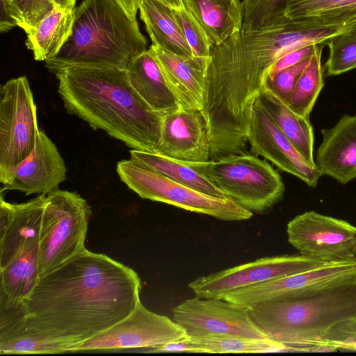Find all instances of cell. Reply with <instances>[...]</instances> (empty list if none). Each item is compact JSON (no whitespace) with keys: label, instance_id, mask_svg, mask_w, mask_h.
I'll use <instances>...</instances> for the list:
<instances>
[{"label":"cell","instance_id":"obj_1","mask_svg":"<svg viewBox=\"0 0 356 356\" xmlns=\"http://www.w3.org/2000/svg\"><path fill=\"white\" fill-rule=\"evenodd\" d=\"M356 24L293 22L286 17L252 31L241 30L213 45L202 111L210 143V159L245 153L252 112L274 64L286 54L324 43Z\"/></svg>","mask_w":356,"mask_h":356},{"label":"cell","instance_id":"obj_2","mask_svg":"<svg viewBox=\"0 0 356 356\" xmlns=\"http://www.w3.org/2000/svg\"><path fill=\"white\" fill-rule=\"evenodd\" d=\"M140 280L131 268L86 248L40 280L24 301L26 325L73 352L120 322L140 300Z\"/></svg>","mask_w":356,"mask_h":356},{"label":"cell","instance_id":"obj_3","mask_svg":"<svg viewBox=\"0 0 356 356\" xmlns=\"http://www.w3.org/2000/svg\"><path fill=\"white\" fill-rule=\"evenodd\" d=\"M54 74L69 113L131 149L157 152L163 113L154 111L137 94L127 70L70 67Z\"/></svg>","mask_w":356,"mask_h":356},{"label":"cell","instance_id":"obj_4","mask_svg":"<svg viewBox=\"0 0 356 356\" xmlns=\"http://www.w3.org/2000/svg\"><path fill=\"white\" fill-rule=\"evenodd\" d=\"M70 36L59 52L45 61L52 73L70 67L127 70L147 50L137 19L118 0H83L74 8Z\"/></svg>","mask_w":356,"mask_h":356},{"label":"cell","instance_id":"obj_5","mask_svg":"<svg viewBox=\"0 0 356 356\" xmlns=\"http://www.w3.org/2000/svg\"><path fill=\"white\" fill-rule=\"evenodd\" d=\"M249 314L268 339L291 352H332L319 342L334 325L356 316V284L258 303Z\"/></svg>","mask_w":356,"mask_h":356},{"label":"cell","instance_id":"obj_6","mask_svg":"<svg viewBox=\"0 0 356 356\" xmlns=\"http://www.w3.org/2000/svg\"><path fill=\"white\" fill-rule=\"evenodd\" d=\"M207 177L226 196L254 213L270 210L284 197V184L266 161L248 154H230L206 162H186Z\"/></svg>","mask_w":356,"mask_h":356},{"label":"cell","instance_id":"obj_7","mask_svg":"<svg viewBox=\"0 0 356 356\" xmlns=\"http://www.w3.org/2000/svg\"><path fill=\"white\" fill-rule=\"evenodd\" d=\"M90 216L87 201L75 192L56 189L46 195L38 240L41 276L86 249Z\"/></svg>","mask_w":356,"mask_h":356},{"label":"cell","instance_id":"obj_8","mask_svg":"<svg viewBox=\"0 0 356 356\" xmlns=\"http://www.w3.org/2000/svg\"><path fill=\"white\" fill-rule=\"evenodd\" d=\"M117 173L143 199L160 202L224 221L251 218L253 213L229 198L217 197L177 182L130 159L117 163Z\"/></svg>","mask_w":356,"mask_h":356},{"label":"cell","instance_id":"obj_9","mask_svg":"<svg viewBox=\"0 0 356 356\" xmlns=\"http://www.w3.org/2000/svg\"><path fill=\"white\" fill-rule=\"evenodd\" d=\"M353 284H356V257L326 262L307 270L238 289L227 293L222 299L251 307Z\"/></svg>","mask_w":356,"mask_h":356},{"label":"cell","instance_id":"obj_10","mask_svg":"<svg viewBox=\"0 0 356 356\" xmlns=\"http://www.w3.org/2000/svg\"><path fill=\"white\" fill-rule=\"evenodd\" d=\"M37 108L26 76L0 88V168L13 166L33 151L38 131Z\"/></svg>","mask_w":356,"mask_h":356},{"label":"cell","instance_id":"obj_11","mask_svg":"<svg viewBox=\"0 0 356 356\" xmlns=\"http://www.w3.org/2000/svg\"><path fill=\"white\" fill-rule=\"evenodd\" d=\"M289 243L300 254L324 262L356 257V227L314 211L299 214L286 225Z\"/></svg>","mask_w":356,"mask_h":356},{"label":"cell","instance_id":"obj_12","mask_svg":"<svg viewBox=\"0 0 356 356\" xmlns=\"http://www.w3.org/2000/svg\"><path fill=\"white\" fill-rule=\"evenodd\" d=\"M188 337L177 322L151 312L140 301L129 316L83 342L74 351L152 348Z\"/></svg>","mask_w":356,"mask_h":356},{"label":"cell","instance_id":"obj_13","mask_svg":"<svg viewBox=\"0 0 356 356\" xmlns=\"http://www.w3.org/2000/svg\"><path fill=\"white\" fill-rule=\"evenodd\" d=\"M250 307L220 298L195 296L172 308L173 320L188 337L234 335L252 339H268L254 324Z\"/></svg>","mask_w":356,"mask_h":356},{"label":"cell","instance_id":"obj_14","mask_svg":"<svg viewBox=\"0 0 356 356\" xmlns=\"http://www.w3.org/2000/svg\"><path fill=\"white\" fill-rule=\"evenodd\" d=\"M324 263L301 254L266 257L198 277L188 286L195 296L221 299L234 290L307 270Z\"/></svg>","mask_w":356,"mask_h":356},{"label":"cell","instance_id":"obj_15","mask_svg":"<svg viewBox=\"0 0 356 356\" xmlns=\"http://www.w3.org/2000/svg\"><path fill=\"white\" fill-rule=\"evenodd\" d=\"M248 141L254 155L270 161L309 187L317 186L322 175L316 165L309 162L280 130L259 97L253 106Z\"/></svg>","mask_w":356,"mask_h":356},{"label":"cell","instance_id":"obj_16","mask_svg":"<svg viewBox=\"0 0 356 356\" xmlns=\"http://www.w3.org/2000/svg\"><path fill=\"white\" fill-rule=\"evenodd\" d=\"M67 168L56 145L39 130L31 153L20 163L0 168L1 191L47 195L66 179Z\"/></svg>","mask_w":356,"mask_h":356},{"label":"cell","instance_id":"obj_17","mask_svg":"<svg viewBox=\"0 0 356 356\" xmlns=\"http://www.w3.org/2000/svg\"><path fill=\"white\" fill-rule=\"evenodd\" d=\"M157 153L184 161L210 160V143L201 111L177 108L163 113Z\"/></svg>","mask_w":356,"mask_h":356},{"label":"cell","instance_id":"obj_18","mask_svg":"<svg viewBox=\"0 0 356 356\" xmlns=\"http://www.w3.org/2000/svg\"><path fill=\"white\" fill-rule=\"evenodd\" d=\"M149 48L179 108L202 111L210 59L175 54L154 44Z\"/></svg>","mask_w":356,"mask_h":356},{"label":"cell","instance_id":"obj_19","mask_svg":"<svg viewBox=\"0 0 356 356\" xmlns=\"http://www.w3.org/2000/svg\"><path fill=\"white\" fill-rule=\"evenodd\" d=\"M46 195H38L24 203L0 199V268L26 245L38 243Z\"/></svg>","mask_w":356,"mask_h":356},{"label":"cell","instance_id":"obj_20","mask_svg":"<svg viewBox=\"0 0 356 356\" xmlns=\"http://www.w3.org/2000/svg\"><path fill=\"white\" fill-rule=\"evenodd\" d=\"M314 162L322 175L346 184L356 178V114L343 115L332 127L321 131Z\"/></svg>","mask_w":356,"mask_h":356},{"label":"cell","instance_id":"obj_21","mask_svg":"<svg viewBox=\"0 0 356 356\" xmlns=\"http://www.w3.org/2000/svg\"><path fill=\"white\" fill-rule=\"evenodd\" d=\"M127 74L132 88L154 111L179 108L149 48L132 60Z\"/></svg>","mask_w":356,"mask_h":356},{"label":"cell","instance_id":"obj_22","mask_svg":"<svg viewBox=\"0 0 356 356\" xmlns=\"http://www.w3.org/2000/svg\"><path fill=\"white\" fill-rule=\"evenodd\" d=\"M204 28L213 45L225 41L243 26L241 0H182Z\"/></svg>","mask_w":356,"mask_h":356},{"label":"cell","instance_id":"obj_23","mask_svg":"<svg viewBox=\"0 0 356 356\" xmlns=\"http://www.w3.org/2000/svg\"><path fill=\"white\" fill-rule=\"evenodd\" d=\"M139 12L152 44L175 54L194 56L173 8L158 0H142Z\"/></svg>","mask_w":356,"mask_h":356},{"label":"cell","instance_id":"obj_24","mask_svg":"<svg viewBox=\"0 0 356 356\" xmlns=\"http://www.w3.org/2000/svg\"><path fill=\"white\" fill-rule=\"evenodd\" d=\"M40 276L38 243H33L0 268V296L15 302L25 301Z\"/></svg>","mask_w":356,"mask_h":356},{"label":"cell","instance_id":"obj_25","mask_svg":"<svg viewBox=\"0 0 356 356\" xmlns=\"http://www.w3.org/2000/svg\"><path fill=\"white\" fill-rule=\"evenodd\" d=\"M74 10L56 6L35 29L26 34L25 44L33 52L35 60L47 61L59 52L71 35Z\"/></svg>","mask_w":356,"mask_h":356},{"label":"cell","instance_id":"obj_26","mask_svg":"<svg viewBox=\"0 0 356 356\" xmlns=\"http://www.w3.org/2000/svg\"><path fill=\"white\" fill-rule=\"evenodd\" d=\"M259 97L280 130L302 155L315 165L314 129L309 119L293 112L266 86L261 90Z\"/></svg>","mask_w":356,"mask_h":356},{"label":"cell","instance_id":"obj_27","mask_svg":"<svg viewBox=\"0 0 356 356\" xmlns=\"http://www.w3.org/2000/svg\"><path fill=\"white\" fill-rule=\"evenodd\" d=\"M131 159L177 182L205 194L227 198L207 177L201 175L186 162L157 152L130 150Z\"/></svg>","mask_w":356,"mask_h":356},{"label":"cell","instance_id":"obj_28","mask_svg":"<svg viewBox=\"0 0 356 356\" xmlns=\"http://www.w3.org/2000/svg\"><path fill=\"white\" fill-rule=\"evenodd\" d=\"M26 314L0 326V353L10 354H57L65 353L53 343L31 330L25 323Z\"/></svg>","mask_w":356,"mask_h":356},{"label":"cell","instance_id":"obj_29","mask_svg":"<svg viewBox=\"0 0 356 356\" xmlns=\"http://www.w3.org/2000/svg\"><path fill=\"white\" fill-rule=\"evenodd\" d=\"M325 45L324 43L316 44L308 65L299 76L292 93L284 102L293 112L308 119L324 86L321 54Z\"/></svg>","mask_w":356,"mask_h":356},{"label":"cell","instance_id":"obj_30","mask_svg":"<svg viewBox=\"0 0 356 356\" xmlns=\"http://www.w3.org/2000/svg\"><path fill=\"white\" fill-rule=\"evenodd\" d=\"M202 353H262L291 352L286 346L270 339H252L234 335L188 337Z\"/></svg>","mask_w":356,"mask_h":356},{"label":"cell","instance_id":"obj_31","mask_svg":"<svg viewBox=\"0 0 356 356\" xmlns=\"http://www.w3.org/2000/svg\"><path fill=\"white\" fill-rule=\"evenodd\" d=\"M329 48L325 62L327 76H336L356 69V24L325 42Z\"/></svg>","mask_w":356,"mask_h":356},{"label":"cell","instance_id":"obj_32","mask_svg":"<svg viewBox=\"0 0 356 356\" xmlns=\"http://www.w3.org/2000/svg\"><path fill=\"white\" fill-rule=\"evenodd\" d=\"M286 0H243L242 31L266 26L284 17Z\"/></svg>","mask_w":356,"mask_h":356},{"label":"cell","instance_id":"obj_33","mask_svg":"<svg viewBox=\"0 0 356 356\" xmlns=\"http://www.w3.org/2000/svg\"><path fill=\"white\" fill-rule=\"evenodd\" d=\"M6 7L26 34L35 29L56 6L54 0H10Z\"/></svg>","mask_w":356,"mask_h":356},{"label":"cell","instance_id":"obj_34","mask_svg":"<svg viewBox=\"0 0 356 356\" xmlns=\"http://www.w3.org/2000/svg\"><path fill=\"white\" fill-rule=\"evenodd\" d=\"M350 0H286L284 16L289 20L304 24L322 17L339 9Z\"/></svg>","mask_w":356,"mask_h":356},{"label":"cell","instance_id":"obj_35","mask_svg":"<svg viewBox=\"0 0 356 356\" xmlns=\"http://www.w3.org/2000/svg\"><path fill=\"white\" fill-rule=\"evenodd\" d=\"M175 17L183 35L195 57L210 59L213 43L207 32L184 5L174 9Z\"/></svg>","mask_w":356,"mask_h":356},{"label":"cell","instance_id":"obj_36","mask_svg":"<svg viewBox=\"0 0 356 356\" xmlns=\"http://www.w3.org/2000/svg\"><path fill=\"white\" fill-rule=\"evenodd\" d=\"M337 350L356 352V316L331 327L319 342Z\"/></svg>","mask_w":356,"mask_h":356},{"label":"cell","instance_id":"obj_37","mask_svg":"<svg viewBox=\"0 0 356 356\" xmlns=\"http://www.w3.org/2000/svg\"><path fill=\"white\" fill-rule=\"evenodd\" d=\"M312 56L295 65L282 70L272 79H268L266 86L283 102H286L292 93L299 76L308 65Z\"/></svg>","mask_w":356,"mask_h":356},{"label":"cell","instance_id":"obj_38","mask_svg":"<svg viewBox=\"0 0 356 356\" xmlns=\"http://www.w3.org/2000/svg\"><path fill=\"white\" fill-rule=\"evenodd\" d=\"M356 19V0H350L339 9L322 17L306 23L320 25H334L343 24Z\"/></svg>","mask_w":356,"mask_h":356},{"label":"cell","instance_id":"obj_39","mask_svg":"<svg viewBox=\"0 0 356 356\" xmlns=\"http://www.w3.org/2000/svg\"><path fill=\"white\" fill-rule=\"evenodd\" d=\"M316 44H317L298 49L282 56L273 66L268 79H272L282 70L295 65L307 57L311 56L315 51Z\"/></svg>","mask_w":356,"mask_h":356},{"label":"cell","instance_id":"obj_40","mask_svg":"<svg viewBox=\"0 0 356 356\" xmlns=\"http://www.w3.org/2000/svg\"><path fill=\"white\" fill-rule=\"evenodd\" d=\"M148 353H202V350L195 347L188 339V337L182 340L170 342L162 346L151 348Z\"/></svg>","mask_w":356,"mask_h":356},{"label":"cell","instance_id":"obj_41","mask_svg":"<svg viewBox=\"0 0 356 356\" xmlns=\"http://www.w3.org/2000/svg\"><path fill=\"white\" fill-rule=\"evenodd\" d=\"M1 2V19H0V32L5 33L11 30L13 28L17 26V24L14 19L11 17L8 13L5 3L3 0H0Z\"/></svg>","mask_w":356,"mask_h":356},{"label":"cell","instance_id":"obj_42","mask_svg":"<svg viewBox=\"0 0 356 356\" xmlns=\"http://www.w3.org/2000/svg\"><path fill=\"white\" fill-rule=\"evenodd\" d=\"M76 0H54L56 6L65 9L74 10Z\"/></svg>","mask_w":356,"mask_h":356},{"label":"cell","instance_id":"obj_43","mask_svg":"<svg viewBox=\"0 0 356 356\" xmlns=\"http://www.w3.org/2000/svg\"><path fill=\"white\" fill-rule=\"evenodd\" d=\"M173 9H179L184 6L182 0H158Z\"/></svg>","mask_w":356,"mask_h":356},{"label":"cell","instance_id":"obj_44","mask_svg":"<svg viewBox=\"0 0 356 356\" xmlns=\"http://www.w3.org/2000/svg\"><path fill=\"white\" fill-rule=\"evenodd\" d=\"M141 1L142 0H134V1L136 2V3L140 7V4L141 3Z\"/></svg>","mask_w":356,"mask_h":356},{"label":"cell","instance_id":"obj_45","mask_svg":"<svg viewBox=\"0 0 356 356\" xmlns=\"http://www.w3.org/2000/svg\"><path fill=\"white\" fill-rule=\"evenodd\" d=\"M6 3L8 2L10 0H3Z\"/></svg>","mask_w":356,"mask_h":356}]
</instances>
